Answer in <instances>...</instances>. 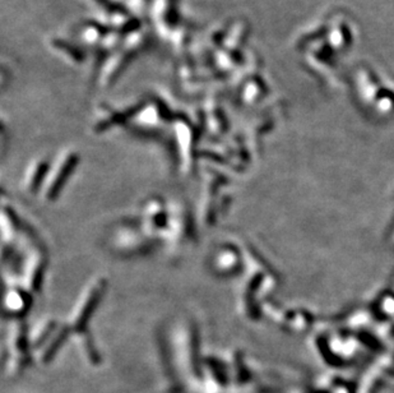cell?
Wrapping results in <instances>:
<instances>
[{"label": "cell", "mask_w": 394, "mask_h": 393, "mask_svg": "<svg viewBox=\"0 0 394 393\" xmlns=\"http://www.w3.org/2000/svg\"><path fill=\"white\" fill-rule=\"evenodd\" d=\"M105 288L106 280L103 277L93 278L86 286L75 305L73 306L72 313L68 318V323L63 326L68 333L78 332L80 334H82L86 331V326H87L92 314L95 313L96 308H97L98 303H100L101 298L105 292Z\"/></svg>", "instance_id": "1"}, {"label": "cell", "mask_w": 394, "mask_h": 393, "mask_svg": "<svg viewBox=\"0 0 394 393\" xmlns=\"http://www.w3.org/2000/svg\"><path fill=\"white\" fill-rule=\"evenodd\" d=\"M78 160L80 157L74 151H67L64 155L58 158L54 166H50V170L44 183V198L47 202H52L57 199L64 184L75 170Z\"/></svg>", "instance_id": "2"}, {"label": "cell", "mask_w": 394, "mask_h": 393, "mask_svg": "<svg viewBox=\"0 0 394 393\" xmlns=\"http://www.w3.org/2000/svg\"><path fill=\"white\" fill-rule=\"evenodd\" d=\"M169 222V209L161 198L152 196L142 206L141 229L148 236L165 232Z\"/></svg>", "instance_id": "3"}, {"label": "cell", "mask_w": 394, "mask_h": 393, "mask_svg": "<svg viewBox=\"0 0 394 393\" xmlns=\"http://www.w3.org/2000/svg\"><path fill=\"white\" fill-rule=\"evenodd\" d=\"M192 225L187 208L181 203H175L169 209V222L165 230V237L171 247L181 244L192 236Z\"/></svg>", "instance_id": "4"}, {"label": "cell", "mask_w": 394, "mask_h": 393, "mask_svg": "<svg viewBox=\"0 0 394 393\" xmlns=\"http://www.w3.org/2000/svg\"><path fill=\"white\" fill-rule=\"evenodd\" d=\"M47 267L46 253L42 248H36L30 253L24 263L23 281L24 286L31 293H40L42 290L45 272Z\"/></svg>", "instance_id": "5"}, {"label": "cell", "mask_w": 394, "mask_h": 393, "mask_svg": "<svg viewBox=\"0 0 394 393\" xmlns=\"http://www.w3.org/2000/svg\"><path fill=\"white\" fill-rule=\"evenodd\" d=\"M114 245L116 250L124 254H142L151 248L148 235L144 234L142 229H132L130 226L118 230Z\"/></svg>", "instance_id": "6"}, {"label": "cell", "mask_w": 394, "mask_h": 393, "mask_svg": "<svg viewBox=\"0 0 394 393\" xmlns=\"http://www.w3.org/2000/svg\"><path fill=\"white\" fill-rule=\"evenodd\" d=\"M31 292L27 288L12 285L6 293V311L12 316L24 315L31 308Z\"/></svg>", "instance_id": "7"}, {"label": "cell", "mask_w": 394, "mask_h": 393, "mask_svg": "<svg viewBox=\"0 0 394 393\" xmlns=\"http://www.w3.org/2000/svg\"><path fill=\"white\" fill-rule=\"evenodd\" d=\"M50 170L49 162L45 158H39L35 160L27 168L26 175H24L23 186L29 193H35L41 188L42 184L45 183L47 173Z\"/></svg>", "instance_id": "8"}, {"label": "cell", "mask_w": 394, "mask_h": 393, "mask_svg": "<svg viewBox=\"0 0 394 393\" xmlns=\"http://www.w3.org/2000/svg\"><path fill=\"white\" fill-rule=\"evenodd\" d=\"M240 264V254L233 247H223L213 258V268L221 275H232Z\"/></svg>", "instance_id": "9"}, {"label": "cell", "mask_w": 394, "mask_h": 393, "mask_svg": "<svg viewBox=\"0 0 394 393\" xmlns=\"http://www.w3.org/2000/svg\"><path fill=\"white\" fill-rule=\"evenodd\" d=\"M58 331V323L55 319L47 318L44 319L42 322H40L39 324H36L34 329H32V337H30V339H32L34 342H40L42 339H45L46 337H49L50 334L54 333Z\"/></svg>", "instance_id": "10"}]
</instances>
